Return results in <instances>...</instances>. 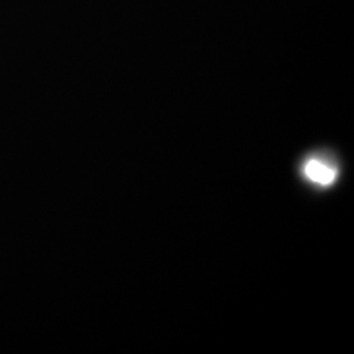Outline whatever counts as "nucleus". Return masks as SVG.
Here are the masks:
<instances>
[{
  "instance_id": "nucleus-1",
  "label": "nucleus",
  "mask_w": 354,
  "mask_h": 354,
  "mask_svg": "<svg viewBox=\"0 0 354 354\" xmlns=\"http://www.w3.org/2000/svg\"><path fill=\"white\" fill-rule=\"evenodd\" d=\"M304 176L311 183L320 187H328L335 183L337 177V169L333 165L326 163L320 159H310L304 167Z\"/></svg>"
}]
</instances>
